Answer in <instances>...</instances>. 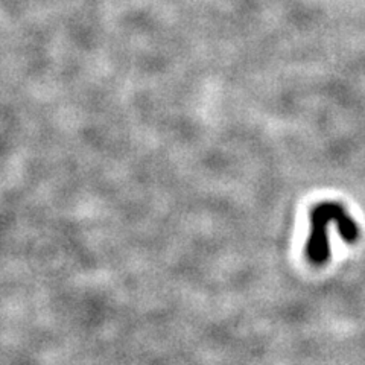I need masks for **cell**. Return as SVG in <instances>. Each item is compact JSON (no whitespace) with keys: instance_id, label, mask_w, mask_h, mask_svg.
<instances>
[{"instance_id":"obj_1","label":"cell","mask_w":365,"mask_h":365,"mask_svg":"<svg viewBox=\"0 0 365 365\" xmlns=\"http://www.w3.org/2000/svg\"><path fill=\"white\" fill-rule=\"evenodd\" d=\"M338 205L324 204L314 212L312 237L309 241V256L315 262H323L327 257V228L332 224L338 212Z\"/></svg>"}]
</instances>
